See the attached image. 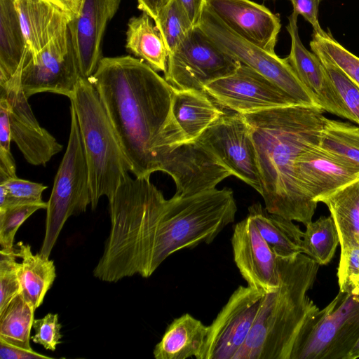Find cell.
<instances>
[{"label": "cell", "mask_w": 359, "mask_h": 359, "mask_svg": "<svg viewBox=\"0 0 359 359\" xmlns=\"http://www.w3.org/2000/svg\"><path fill=\"white\" fill-rule=\"evenodd\" d=\"M108 200L109 233L93 271L107 283L150 277L177 251L212 243L237 212L231 189L165 199L150 177L129 174Z\"/></svg>", "instance_id": "obj_1"}, {"label": "cell", "mask_w": 359, "mask_h": 359, "mask_svg": "<svg viewBox=\"0 0 359 359\" xmlns=\"http://www.w3.org/2000/svg\"><path fill=\"white\" fill-rule=\"evenodd\" d=\"M96 88L137 177L165 172L174 149L187 142L172 112L173 87L142 59L102 57L88 78Z\"/></svg>", "instance_id": "obj_2"}, {"label": "cell", "mask_w": 359, "mask_h": 359, "mask_svg": "<svg viewBox=\"0 0 359 359\" xmlns=\"http://www.w3.org/2000/svg\"><path fill=\"white\" fill-rule=\"evenodd\" d=\"M318 107L294 104L243 114L255 144L265 208L305 226L317 203L303 190L296 163L318 145L326 117Z\"/></svg>", "instance_id": "obj_3"}, {"label": "cell", "mask_w": 359, "mask_h": 359, "mask_svg": "<svg viewBox=\"0 0 359 359\" xmlns=\"http://www.w3.org/2000/svg\"><path fill=\"white\" fill-rule=\"evenodd\" d=\"M276 257L278 287L266 293L250 334L234 359H290L299 329L318 309L307 292L320 265L304 253Z\"/></svg>", "instance_id": "obj_4"}, {"label": "cell", "mask_w": 359, "mask_h": 359, "mask_svg": "<svg viewBox=\"0 0 359 359\" xmlns=\"http://www.w3.org/2000/svg\"><path fill=\"white\" fill-rule=\"evenodd\" d=\"M69 100L78 119L95 210L102 197L109 199L114 194L131 165L92 83L81 77Z\"/></svg>", "instance_id": "obj_5"}, {"label": "cell", "mask_w": 359, "mask_h": 359, "mask_svg": "<svg viewBox=\"0 0 359 359\" xmlns=\"http://www.w3.org/2000/svg\"><path fill=\"white\" fill-rule=\"evenodd\" d=\"M359 338V294L339 292L299 329L290 359H347Z\"/></svg>", "instance_id": "obj_6"}, {"label": "cell", "mask_w": 359, "mask_h": 359, "mask_svg": "<svg viewBox=\"0 0 359 359\" xmlns=\"http://www.w3.org/2000/svg\"><path fill=\"white\" fill-rule=\"evenodd\" d=\"M70 130L66 151L47 201L45 235L39 252L49 257L67 220L91 205L88 170L77 116L70 105Z\"/></svg>", "instance_id": "obj_7"}, {"label": "cell", "mask_w": 359, "mask_h": 359, "mask_svg": "<svg viewBox=\"0 0 359 359\" xmlns=\"http://www.w3.org/2000/svg\"><path fill=\"white\" fill-rule=\"evenodd\" d=\"M197 26L217 48L267 78L300 104L320 107L286 57L281 58L245 41L205 5Z\"/></svg>", "instance_id": "obj_8"}, {"label": "cell", "mask_w": 359, "mask_h": 359, "mask_svg": "<svg viewBox=\"0 0 359 359\" xmlns=\"http://www.w3.org/2000/svg\"><path fill=\"white\" fill-rule=\"evenodd\" d=\"M239 65L196 25L168 54L164 79L175 89L204 91L207 84L232 74Z\"/></svg>", "instance_id": "obj_9"}, {"label": "cell", "mask_w": 359, "mask_h": 359, "mask_svg": "<svg viewBox=\"0 0 359 359\" xmlns=\"http://www.w3.org/2000/svg\"><path fill=\"white\" fill-rule=\"evenodd\" d=\"M266 293L239 286L208 326L203 347L196 359H234L245 343Z\"/></svg>", "instance_id": "obj_10"}, {"label": "cell", "mask_w": 359, "mask_h": 359, "mask_svg": "<svg viewBox=\"0 0 359 359\" xmlns=\"http://www.w3.org/2000/svg\"><path fill=\"white\" fill-rule=\"evenodd\" d=\"M81 77L67 25L36 55H27L22 69L21 84L28 98L40 93L70 98Z\"/></svg>", "instance_id": "obj_11"}, {"label": "cell", "mask_w": 359, "mask_h": 359, "mask_svg": "<svg viewBox=\"0 0 359 359\" xmlns=\"http://www.w3.org/2000/svg\"><path fill=\"white\" fill-rule=\"evenodd\" d=\"M259 194L261 177L250 128L242 114L224 113L196 140Z\"/></svg>", "instance_id": "obj_12"}, {"label": "cell", "mask_w": 359, "mask_h": 359, "mask_svg": "<svg viewBox=\"0 0 359 359\" xmlns=\"http://www.w3.org/2000/svg\"><path fill=\"white\" fill-rule=\"evenodd\" d=\"M204 91L219 106L242 114L302 104L267 78L241 63L232 74L207 84Z\"/></svg>", "instance_id": "obj_13"}, {"label": "cell", "mask_w": 359, "mask_h": 359, "mask_svg": "<svg viewBox=\"0 0 359 359\" xmlns=\"http://www.w3.org/2000/svg\"><path fill=\"white\" fill-rule=\"evenodd\" d=\"M23 65L11 79L0 84V96L8 102L12 141L29 163L45 166L62 145L39 125L32 112L21 84Z\"/></svg>", "instance_id": "obj_14"}, {"label": "cell", "mask_w": 359, "mask_h": 359, "mask_svg": "<svg viewBox=\"0 0 359 359\" xmlns=\"http://www.w3.org/2000/svg\"><path fill=\"white\" fill-rule=\"evenodd\" d=\"M231 245L235 264L248 285L265 293L276 290V255L249 215L234 226Z\"/></svg>", "instance_id": "obj_15"}, {"label": "cell", "mask_w": 359, "mask_h": 359, "mask_svg": "<svg viewBox=\"0 0 359 359\" xmlns=\"http://www.w3.org/2000/svg\"><path fill=\"white\" fill-rule=\"evenodd\" d=\"M121 0H81L68 24L72 47L81 76H91L102 58V42L107 25Z\"/></svg>", "instance_id": "obj_16"}, {"label": "cell", "mask_w": 359, "mask_h": 359, "mask_svg": "<svg viewBox=\"0 0 359 359\" xmlns=\"http://www.w3.org/2000/svg\"><path fill=\"white\" fill-rule=\"evenodd\" d=\"M205 5L239 36L275 53L281 27L278 15L250 0H205Z\"/></svg>", "instance_id": "obj_17"}, {"label": "cell", "mask_w": 359, "mask_h": 359, "mask_svg": "<svg viewBox=\"0 0 359 359\" xmlns=\"http://www.w3.org/2000/svg\"><path fill=\"white\" fill-rule=\"evenodd\" d=\"M296 175L303 190L314 201L359 178V166L330 153L318 144L298 158Z\"/></svg>", "instance_id": "obj_18"}, {"label": "cell", "mask_w": 359, "mask_h": 359, "mask_svg": "<svg viewBox=\"0 0 359 359\" xmlns=\"http://www.w3.org/2000/svg\"><path fill=\"white\" fill-rule=\"evenodd\" d=\"M298 15L292 12L288 17L286 28L291 39V48L286 58L324 111L349 120L347 109L321 61L301 41L297 26Z\"/></svg>", "instance_id": "obj_19"}, {"label": "cell", "mask_w": 359, "mask_h": 359, "mask_svg": "<svg viewBox=\"0 0 359 359\" xmlns=\"http://www.w3.org/2000/svg\"><path fill=\"white\" fill-rule=\"evenodd\" d=\"M28 55H36L73 15L52 0H15Z\"/></svg>", "instance_id": "obj_20"}, {"label": "cell", "mask_w": 359, "mask_h": 359, "mask_svg": "<svg viewBox=\"0 0 359 359\" xmlns=\"http://www.w3.org/2000/svg\"><path fill=\"white\" fill-rule=\"evenodd\" d=\"M220 107L205 91L173 90L172 115L187 142L196 140L225 113Z\"/></svg>", "instance_id": "obj_21"}, {"label": "cell", "mask_w": 359, "mask_h": 359, "mask_svg": "<svg viewBox=\"0 0 359 359\" xmlns=\"http://www.w3.org/2000/svg\"><path fill=\"white\" fill-rule=\"evenodd\" d=\"M208 334V326L189 313L173 320L161 340L155 346L156 359H186L201 353Z\"/></svg>", "instance_id": "obj_22"}, {"label": "cell", "mask_w": 359, "mask_h": 359, "mask_svg": "<svg viewBox=\"0 0 359 359\" xmlns=\"http://www.w3.org/2000/svg\"><path fill=\"white\" fill-rule=\"evenodd\" d=\"M276 255L291 257L303 253V236L293 221L269 212L259 202L248 208V215Z\"/></svg>", "instance_id": "obj_23"}, {"label": "cell", "mask_w": 359, "mask_h": 359, "mask_svg": "<svg viewBox=\"0 0 359 359\" xmlns=\"http://www.w3.org/2000/svg\"><path fill=\"white\" fill-rule=\"evenodd\" d=\"M15 0H0V84L7 82L28 54Z\"/></svg>", "instance_id": "obj_24"}, {"label": "cell", "mask_w": 359, "mask_h": 359, "mask_svg": "<svg viewBox=\"0 0 359 359\" xmlns=\"http://www.w3.org/2000/svg\"><path fill=\"white\" fill-rule=\"evenodd\" d=\"M335 224L341 250L359 246V178L320 199Z\"/></svg>", "instance_id": "obj_25"}, {"label": "cell", "mask_w": 359, "mask_h": 359, "mask_svg": "<svg viewBox=\"0 0 359 359\" xmlns=\"http://www.w3.org/2000/svg\"><path fill=\"white\" fill-rule=\"evenodd\" d=\"M15 250L20 262V281L22 294L35 309L43 302L48 291L56 278L54 262L40 252L34 254L31 246L20 241Z\"/></svg>", "instance_id": "obj_26"}, {"label": "cell", "mask_w": 359, "mask_h": 359, "mask_svg": "<svg viewBox=\"0 0 359 359\" xmlns=\"http://www.w3.org/2000/svg\"><path fill=\"white\" fill-rule=\"evenodd\" d=\"M147 13L131 18L128 23L126 48L155 71L165 72L168 51L163 38Z\"/></svg>", "instance_id": "obj_27"}, {"label": "cell", "mask_w": 359, "mask_h": 359, "mask_svg": "<svg viewBox=\"0 0 359 359\" xmlns=\"http://www.w3.org/2000/svg\"><path fill=\"white\" fill-rule=\"evenodd\" d=\"M35 307L22 292L0 313V339L9 344L32 350L31 330L34 320Z\"/></svg>", "instance_id": "obj_28"}, {"label": "cell", "mask_w": 359, "mask_h": 359, "mask_svg": "<svg viewBox=\"0 0 359 359\" xmlns=\"http://www.w3.org/2000/svg\"><path fill=\"white\" fill-rule=\"evenodd\" d=\"M318 146L359 166V127L326 118Z\"/></svg>", "instance_id": "obj_29"}, {"label": "cell", "mask_w": 359, "mask_h": 359, "mask_svg": "<svg viewBox=\"0 0 359 359\" xmlns=\"http://www.w3.org/2000/svg\"><path fill=\"white\" fill-rule=\"evenodd\" d=\"M339 243V234L331 215L322 216L306 225L303 253L319 265H325L331 261Z\"/></svg>", "instance_id": "obj_30"}, {"label": "cell", "mask_w": 359, "mask_h": 359, "mask_svg": "<svg viewBox=\"0 0 359 359\" xmlns=\"http://www.w3.org/2000/svg\"><path fill=\"white\" fill-rule=\"evenodd\" d=\"M154 21L168 54L179 46L195 27L177 0H169L159 10Z\"/></svg>", "instance_id": "obj_31"}, {"label": "cell", "mask_w": 359, "mask_h": 359, "mask_svg": "<svg viewBox=\"0 0 359 359\" xmlns=\"http://www.w3.org/2000/svg\"><path fill=\"white\" fill-rule=\"evenodd\" d=\"M320 59L349 114V120L359 125V86L320 50L311 48Z\"/></svg>", "instance_id": "obj_32"}, {"label": "cell", "mask_w": 359, "mask_h": 359, "mask_svg": "<svg viewBox=\"0 0 359 359\" xmlns=\"http://www.w3.org/2000/svg\"><path fill=\"white\" fill-rule=\"evenodd\" d=\"M310 47L325 53L359 86V57L342 46L330 32H325L323 34L313 33Z\"/></svg>", "instance_id": "obj_33"}, {"label": "cell", "mask_w": 359, "mask_h": 359, "mask_svg": "<svg viewBox=\"0 0 359 359\" xmlns=\"http://www.w3.org/2000/svg\"><path fill=\"white\" fill-rule=\"evenodd\" d=\"M47 186L20 179L18 177L0 182V209L7 206L25 204L41 203L42 193Z\"/></svg>", "instance_id": "obj_34"}, {"label": "cell", "mask_w": 359, "mask_h": 359, "mask_svg": "<svg viewBox=\"0 0 359 359\" xmlns=\"http://www.w3.org/2000/svg\"><path fill=\"white\" fill-rule=\"evenodd\" d=\"M47 202L25 203L0 209V245L1 248L13 249L15 234L20 226L35 212L46 209Z\"/></svg>", "instance_id": "obj_35"}, {"label": "cell", "mask_w": 359, "mask_h": 359, "mask_svg": "<svg viewBox=\"0 0 359 359\" xmlns=\"http://www.w3.org/2000/svg\"><path fill=\"white\" fill-rule=\"evenodd\" d=\"M17 257L14 248L0 250V313L22 290Z\"/></svg>", "instance_id": "obj_36"}, {"label": "cell", "mask_w": 359, "mask_h": 359, "mask_svg": "<svg viewBox=\"0 0 359 359\" xmlns=\"http://www.w3.org/2000/svg\"><path fill=\"white\" fill-rule=\"evenodd\" d=\"M11 134L8 117V104L0 96V182L15 177L16 165L11 151Z\"/></svg>", "instance_id": "obj_37"}, {"label": "cell", "mask_w": 359, "mask_h": 359, "mask_svg": "<svg viewBox=\"0 0 359 359\" xmlns=\"http://www.w3.org/2000/svg\"><path fill=\"white\" fill-rule=\"evenodd\" d=\"M337 277L340 291L359 294V246L341 250Z\"/></svg>", "instance_id": "obj_38"}, {"label": "cell", "mask_w": 359, "mask_h": 359, "mask_svg": "<svg viewBox=\"0 0 359 359\" xmlns=\"http://www.w3.org/2000/svg\"><path fill=\"white\" fill-rule=\"evenodd\" d=\"M61 328L58 314L49 313L41 318L34 319L33 329L35 334L31 339L45 349L54 351L61 343Z\"/></svg>", "instance_id": "obj_39"}, {"label": "cell", "mask_w": 359, "mask_h": 359, "mask_svg": "<svg viewBox=\"0 0 359 359\" xmlns=\"http://www.w3.org/2000/svg\"><path fill=\"white\" fill-rule=\"evenodd\" d=\"M293 6V12L302 15L313 28V33L323 34L318 22V7L322 0H288Z\"/></svg>", "instance_id": "obj_40"}, {"label": "cell", "mask_w": 359, "mask_h": 359, "mask_svg": "<svg viewBox=\"0 0 359 359\" xmlns=\"http://www.w3.org/2000/svg\"><path fill=\"white\" fill-rule=\"evenodd\" d=\"M1 359H41L51 358L35 351L22 348L0 339Z\"/></svg>", "instance_id": "obj_41"}, {"label": "cell", "mask_w": 359, "mask_h": 359, "mask_svg": "<svg viewBox=\"0 0 359 359\" xmlns=\"http://www.w3.org/2000/svg\"><path fill=\"white\" fill-rule=\"evenodd\" d=\"M185 10L190 20L194 26H196L201 18L205 0H177Z\"/></svg>", "instance_id": "obj_42"}, {"label": "cell", "mask_w": 359, "mask_h": 359, "mask_svg": "<svg viewBox=\"0 0 359 359\" xmlns=\"http://www.w3.org/2000/svg\"><path fill=\"white\" fill-rule=\"evenodd\" d=\"M169 0H137V7L142 12L147 13L153 20H155L159 10Z\"/></svg>", "instance_id": "obj_43"}, {"label": "cell", "mask_w": 359, "mask_h": 359, "mask_svg": "<svg viewBox=\"0 0 359 359\" xmlns=\"http://www.w3.org/2000/svg\"><path fill=\"white\" fill-rule=\"evenodd\" d=\"M71 13L73 16L77 13L81 0H52Z\"/></svg>", "instance_id": "obj_44"}, {"label": "cell", "mask_w": 359, "mask_h": 359, "mask_svg": "<svg viewBox=\"0 0 359 359\" xmlns=\"http://www.w3.org/2000/svg\"><path fill=\"white\" fill-rule=\"evenodd\" d=\"M358 358H359V338L348 353L347 359H355Z\"/></svg>", "instance_id": "obj_45"}]
</instances>
